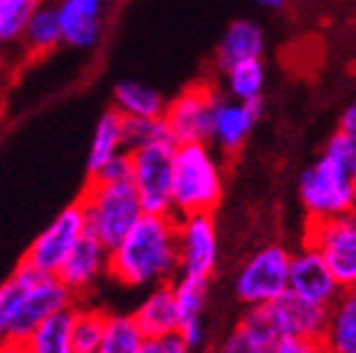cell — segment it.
<instances>
[{"mask_svg": "<svg viewBox=\"0 0 356 353\" xmlns=\"http://www.w3.org/2000/svg\"><path fill=\"white\" fill-rule=\"evenodd\" d=\"M109 277L129 289H154L181 277L178 217L144 213L127 238L109 249Z\"/></svg>", "mask_w": 356, "mask_h": 353, "instance_id": "6da1fadb", "label": "cell"}, {"mask_svg": "<svg viewBox=\"0 0 356 353\" xmlns=\"http://www.w3.org/2000/svg\"><path fill=\"white\" fill-rule=\"evenodd\" d=\"M74 304L77 297L60 274H47L25 262L0 284V309L10 326V338L17 341H25L50 316L74 309Z\"/></svg>", "mask_w": 356, "mask_h": 353, "instance_id": "7a4b0ae2", "label": "cell"}, {"mask_svg": "<svg viewBox=\"0 0 356 353\" xmlns=\"http://www.w3.org/2000/svg\"><path fill=\"white\" fill-rule=\"evenodd\" d=\"M222 200V166L211 144H178L173 158V215L213 213Z\"/></svg>", "mask_w": 356, "mask_h": 353, "instance_id": "3957f363", "label": "cell"}, {"mask_svg": "<svg viewBox=\"0 0 356 353\" xmlns=\"http://www.w3.org/2000/svg\"><path fill=\"white\" fill-rule=\"evenodd\" d=\"M79 203L87 217V235L99 240L109 249L117 247L144 215V205L131 181L104 183L89 178Z\"/></svg>", "mask_w": 356, "mask_h": 353, "instance_id": "277c9868", "label": "cell"}, {"mask_svg": "<svg viewBox=\"0 0 356 353\" xmlns=\"http://www.w3.org/2000/svg\"><path fill=\"white\" fill-rule=\"evenodd\" d=\"M300 205L307 222L329 220L356 210V178L354 166L322 154L300 176Z\"/></svg>", "mask_w": 356, "mask_h": 353, "instance_id": "5b68a950", "label": "cell"}, {"mask_svg": "<svg viewBox=\"0 0 356 353\" xmlns=\"http://www.w3.org/2000/svg\"><path fill=\"white\" fill-rule=\"evenodd\" d=\"M176 146L161 138L144 149L129 151L131 156V186L136 188L144 213L173 215V158Z\"/></svg>", "mask_w": 356, "mask_h": 353, "instance_id": "8992f818", "label": "cell"}, {"mask_svg": "<svg viewBox=\"0 0 356 353\" xmlns=\"http://www.w3.org/2000/svg\"><path fill=\"white\" fill-rule=\"evenodd\" d=\"M243 319L255 324L265 334L282 341V338H322L327 329L329 309L309 304L295 297L292 292L282 294L265 306H250Z\"/></svg>", "mask_w": 356, "mask_h": 353, "instance_id": "52a82bcc", "label": "cell"}, {"mask_svg": "<svg viewBox=\"0 0 356 353\" xmlns=\"http://www.w3.org/2000/svg\"><path fill=\"white\" fill-rule=\"evenodd\" d=\"M289 270L292 252L282 245H265L252 252L235 277V297L250 309L265 306L289 292Z\"/></svg>", "mask_w": 356, "mask_h": 353, "instance_id": "ba28073f", "label": "cell"}, {"mask_svg": "<svg viewBox=\"0 0 356 353\" xmlns=\"http://www.w3.org/2000/svg\"><path fill=\"white\" fill-rule=\"evenodd\" d=\"M220 99L218 89L208 82H195L178 92L161 116L173 144H211L213 116Z\"/></svg>", "mask_w": 356, "mask_h": 353, "instance_id": "9c48e42d", "label": "cell"}, {"mask_svg": "<svg viewBox=\"0 0 356 353\" xmlns=\"http://www.w3.org/2000/svg\"><path fill=\"white\" fill-rule=\"evenodd\" d=\"M87 238V217H84L82 203H72L62 208L55 220L40 232L30 243L22 262L47 274H60L67 257L74 252L82 240Z\"/></svg>", "mask_w": 356, "mask_h": 353, "instance_id": "30bf717a", "label": "cell"}, {"mask_svg": "<svg viewBox=\"0 0 356 353\" xmlns=\"http://www.w3.org/2000/svg\"><path fill=\"white\" fill-rule=\"evenodd\" d=\"M305 245L322 254L341 289L356 287V210L329 220L307 222Z\"/></svg>", "mask_w": 356, "mask_h": 353, "instance_id": "8fae6325", "label": "cell"}, {"mask_svg": "<svg viewBox=\"0 0 356 353\" xmlns=\"http://www.w3.org/2000/svg\"><path fill=\"white\" fill-rule=\"evenodd\" d=\"M218 225L213 213L178 217V257H181V277L211 279L218 267Z\"/></svg>", "mask_w": 356, "mask_h": 353, "instance_id": "7c38bea8", "label": "cell"}, {"mask_svg": "<svg viewBox=\"0 0 356 353\" xmlns=\"http://www.w3.org/2000/svg\"><path fill=\"white\" fill-rule=\"evenodd\" d=\"M289 292L305 299V302L329 309L344 289L339 287V281L334 279L332 270H329L322 254L314 247H309V245H302V249H297L292 254Z\"/></svg>", "mask_w": 356, "mask_h": 353, "instance_id": "4fadbf2b", "label": "cell"}, {"mask_svg": "<svg viewBox=\"0 0 356 353\" xmlns=\"http://www.w3.org/2000/svg\"><path fill=\"white\" fill-rule=\"evenodd\" d=\"M262 99L252 101H235V99H220L213 116V131H211V144L216 146L220 154L235 156L250 138L255 124L262 116Z\"/></svg>", "mask_w": 356, "mask_h": 353, "instance_id": "5bb4252c", "label": "cell"}, {"mask_svg": "<svg viewBox=\"0 0 356 353\" xmlns=\"http://www.w3.org/2000/svg\"><path fill=\"white\" fill-rule=\"evenodd\" d=\"M104 277H109V247L87 235L62 265L60 279L74 297L82 299L95 292Z\"/></svg>", "mask_w": 356, "mask_h": 353, "instance_id": "9a60e30c", "label": "cell"}, {"mask_svg": "<svg viewBox=\"0 0 356 353\" xmlns=\"http://www.w3.org/2000/svg\"><path fill=\"white\" fill-rule=\"evenodd\" d=\"M55 8L65 44L74 50H92L99 44L104 33V0H57Z\"/></svg>", "mask_w": 356, "mask_h": 353, "instance_id": "2e32d148", "label": "cell"}, {"mask_svg": "<svg viewBox=\"0 0 356 353\" xmlns=\"http://www.w3.org/2000/svg\"><path fill=\"white\" fill-rule=\"evenodd\" d=\"M208 281L195 279V277H178L173 281V294H176L178 306V334L193 351H200L206 343V316L208 306Z\"/></svg>", "mask_w": 356, "mask_h": 353, "instance_id": "e0dca14e", "label": "cell"}, {"mask_svg": "<svg viewBox=\"0 0 356 353\" xmlns=\"http://www.w3.org/2000/svg\"><path fill=\"white\" fill-rule=\"evenodd\" d=\"M262 52H265V35H262L260 25L252 20H235L225 28L220 42H218L216 65L220 72H225L240 62L262 60Z\"/></svg>", "mask_w": 356, "mask_h": 353, "instance_id": "ac0fdd59", "label": "cell"}, {"mask_svg": "<svg viewBox=\"0 0 356 353\" xmlns=\"http://www.w3.org/2000/svg\"><path fill=\"white\" fill-rule=\"evenodd\" d=\"M134 319L141 326L146 338H161L168 336V334H178V306L176 294H173V281L149 289L144 302L134 311Z\"/></svg>", "mask_w": 356, "mask_h": 353, "instance_id": "d6986e66", "label": "cell"}, {"mask_svg": "<svg viewBox=\"0 0 356 353\" xmlns=\"http://www.w3.org/2000/svg\"><path fill=\"white\" fill-rule=\"evenodd\" d=\"M124 122H127V116H124L122 111L114 109V106L106 109L104 114L97 119L95 131H92V141H89V151H87L89 178L97 176V173H99L111 158L127 154Z\"/></svg>", "mask_w": 356, "mask_h": 353, "instance_id": "ffe728a7", "label": "cell"}, {"mask_svg": "<svg viewBox=\"0 0 356 353\" xmlns=\"http://www.w3.org/2000/svg\"><path fill=\"white\" fill-rule=\"evenodd\" d=\"M322 341L329 353H356V287L344 289L329 306Z\"/></svg>", "mask_w": 356, "mask_h": 353, "instance_id": "44dd1931", "label": "cell"}, {"mask_svg": "<svg viewBox=\"0 0 356 353\" xmlns=\"http://www.w3.org/2000/svg\"><path fill=\"white\" fill-rule=\"evenodd\" d=\"M60 44H65L62 38V25L57 17L55 3H42L38 10L30 15L28 25L22 30L20 47L28 57H44L55 52Z\"/></svg>", "mask_w": 356, "mask_h": 353, "instance_id": "7402d4cb", "label": "cell"}, {"mask_svg": "<svg viewBox=\"0 0 356 353\" xmlns=\"http://www.w3.org/2000/svg\"><path fill=\"white\" fill-rule=\"evenodd\" d=\"M114 109L122 111L127 119H161L168 101L161 92L136 79H124L111 92Z\"/></svg>", "mask_w": 356, "mask_h": 353, "instance_id": "603a6c76", "label": "cell"}, {"mask_svg": "<svg viewBox=\"0 0 356 353\" xmlns=\"http://www.w3.org/2000/svg\"><path fill=\"white\" fill-rule=\"evenodd\" d=\"M146 343V334L136 324L134 314L106 311V326L97 353H139Z\"/></svg>", "mask_w": 356, "mask_h": 353, "instance_id": "cb8c5ba5", "label": "cell"}, {"mask_svg": "<svg viewBox=\"0 0 356 353\" xmlns=\"http://www.w3.org/2000/svg\"><path fill=\"white\" fill-rule=\"evenodd\" d=\"M28 353H77L72 343V309L55 314L25 338Z\"/></svg>", "mask_w": 356, "mask_h": 353, "instance_id": "d4e9b609", "label": "cell"}, {"mask_svg": "<svg viewBox=\"0 0 356 353\" xmlns=\"http://www.w3.org/2000/svg\"><path fill=\"white\" fill-rule=\"evenodd\" d=\"M222 77H225V94H228V99L235 101L262 99V89H265V65H262V60L240 62V65L225 69Z\"/></svg>", "mask_w": 356, "mask_h": 353, "instance_id": "484cf974", "label": "cell"}, {"mask_svg": "<svg viewBox=\"0 0 356 353\" xmlns=\"http://www.w3.org/2000/svg\"><path fill=\"white\" fill-rule=\"evenodd\" d=\"M106 326V311L89 306V304H74L72 309V343L77 353H97Z\"/></svg>", "mask_w": 356, "mask_h": 353, "instance_id": "4316f807", "label": "cell"}, {"mask_svg": "<svg viewBox=\"0 0 356 353\" xmlns=\"http://www.w3.org/2000/svg\"><path fill=\"white\" fill-rule=\"evenodd\" d=\"M275 346L277 341L270 334L257 329L248 319H240V324L222 338L218 353H275Z\"/></svg>", "mask_w": 356, "mask_h": 353, "instance_id": "83f0119b", "label": "cell"}, {"mask_svg": "<svg viewBox=\"0 0 356 353\" xmlns=\"http://www.w3.org/2000/svg\"><path fill=\"white\" fill-rule=\"evenodd\" d=\"M42 6V0H0V44L20 42L30 15Z\"/></svg>", "mask_w": 356, "mask_h": 353, "instance_id": "f1b7e54d", "label": "cell"}, {"mask_svg": "<svg viewBox=\"0 0 356 353\" xmlns=\"http://www.w3.org/2000/svg\"><path fill=\"white\" fill-rule=\"evenodd\" d=\"M161 138H171L163 119H127V122H124L127 151L144 149V146L156 144V141H161Z\"/></svg>", "mask_w": 356, "mask_h": 353, "instance_id": "f546056e", "label": "cell"}, {"mask_svg": "<svg viewBox=\"0 0 356 353\" xmlns=\"http://www.w3.org/2000/svg\"><path fill=\"white\" fill-rule=\"evenodd\" d=\"M95 181H104V183H127L131 181V156L122 154L117 158H111L104 168H102L97 176H92Z\"/></svg>", "mask_w": 356, "mask_h": 353, "instance_id": "4dcf8cb0", "label": "cell"}, {"mask_svg": "<svg viewBox=\"0 0 356 353\" xmlns=\"http://www.w3.org/2000/svg\"><path fill=\"white\" fill-rule=\"evenodd\" d=\"M139 353H193V348L181 338V334H168L161 338H146Z\"/></svg>", "mask_w": 356, "mask_h": 353, "instance_id": "1f68e13d", "label": "cell"}, {"mask_svg": "<svg viewBox=\"0 0 356 353\" xmlns=\"http://www.w3.org/2000/svg\"><path fill=\"white\" fill-rule=\"evenodd\" d=\"M275 353H329L322 338H282Z\"/></svg>", "mask_w": 356, "mask_h": 353, "instance_id": "d6a6232c", "label": "cell"}, {"mask_svg": "<svg viewBox=\"0 0 356 353\" xmlns=\"http://www.w3.org/2000/svg\"><path fill=\"white\" fill-rule=\"evenodd\" d=\"M339 131H344L349 138H354L356 141V97L349 101V106L344 109V114H341L339 119Z\"/></svg>", "mask_w": 356, "mask_h": 353, "instance_id": "836d02e7", "label": "cell"}, {"mask_svg": "<svg viewBox=\"0 0 356 353\" xmlns=\"http://www.w3.org/2000/svg\"><path fill=\"white\" fill-rule=\"evenodd\" d=\"M0 353H28V346H25V341L8 338V341L0 343Z\"/></svg>", "mask_w": 356, "mask_h": 353, "instance_id": "e575fe53", "label": "cell"}, {"mask_svg": "<svg viewBox=\"0 0 356 353\" xmlns=\"http://www.w3.org/2000/svg\"><path fill=\"white\" fill-rule=\"evenodd\" d=\"M8 338H10V326H8L6 314H3V309H0V343L8 341Z\"/></svg>", "mask_w": 356, "mask_h": 353, "instance_id": "d590c367", "label": "cell"}, {"mask_svg": "<svg viewBox=\"0 0 356 353\" xmlns=\"http://www.w3.org/2000/svg\"><path fill=\"white\" fill-rule=\"evenodd\" d=\"M255 3L262 8H282L284 6V0H255Z\"/></svg>", "mask_w": 356, "mask_h": 353, "instance_id": "8d00e7d4", "label": "cell"}, {"mask_svg": "<svg viewBox=\"0 0 356 353\" xmlns=\"http://www.w3.org/2000/svg\"><path fill=\"white\" fill-rule=\"evenodd\" d=\"M104 3H106V8H109V6H114V3H122V0H104Z\"/></svg>", "mask_w": 356, "mask_h": 353, "instance_id": "74e56055", "label": "cell"}, {"mask_svg": "<svg viewBox=\"0 0 356 353\" xmlns=\"http://www.w3.org/2000/svg\"><path fill=\"white\" fill-rule=\"evenodd\" d=\"M0 111H3V84H0Z\"/></svg>", "mask_w": 356, "mask_h": 353, "instance_id": "f35d334b", "label": "cell"}, {"mask_svg": "<svg viewBox=\"0 0 356 353\" xmlns=\"http://www.w3.org/2000/svg\"><path fill=\"white\" fill-rule=\"evenodd\" d=\"M42 3H57V0H42Z\"/></svg>", "mask_w": 356, "mask_h": 353, "instance_id": "ab89813d", "label": "cell"}, {"mask_svg": "<svg viewBox=\"0 0 356 353\" xmlns=\"http://www.w3.org/2000/svg\"><path fill=\"white\" fill-rule=\"evenodd\" d=\"M193 353H211V351H193Z\"/></svg>", "mask_w": 356, "mask_h": 353, "instance_id": "60d3db41", "label": "cell"}, {"mask_svg": "<svg viewBox=\"0 0 356 353\" xmlns=\"http://www.w3.org/2000/svg\"><path fill=\"white\" fill-rule=\"evenodd\" d=\"M0 47H3V44H0ZM0 65H3V55H0Z\"/></svg>", "mask_w": 356, "mask_h": 353, "instance_id": "b9f144b4", "label": "cell"}, {"mask_svg": "<svg viewBox=\"0 0 356 353\" xmlns=\"http://www.w3.org/2000/svg\"><path fill=\"white\" fill-rule=\"evenodd\" d=\"M354 178H356V163H354Z\"/></svg>", "mask_w": 356, "mask_h": 353, "instance_id": "7bdbcfd3", "label": "cell"}]
</instances>
